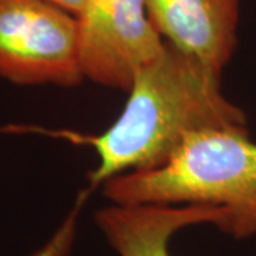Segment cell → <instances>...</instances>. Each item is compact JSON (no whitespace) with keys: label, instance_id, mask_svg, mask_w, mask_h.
<instances>
[{"label":"cell","instance_id":"obj_1","mask_svg":"<svg viewBox=\"0 0 256 256\" xmlns=\"http://www.w3.org/2000/svg\"><path fill=\"white\" fill-rule=\"evenodd\" d=\"M220 74L165 42L136 76L121 116L92 140L98 156L92 185L161 168L195 134L248 130L245 112L222 92Z\"/></svg>","mask_w":256,"mask_h":256},{"label":"cell","instance_id":"obj_2","mask_svg":"<svg viewBox=\"0 0 256 256\" xmlns=\"http://www.w3.org/2000/svg\"><path fill=\"white\" fill-rule=\"evenodd\" d=\"M101 185L112 204L210 205L224 214V234L236 239L256 235V142L248 130L195 134L161 168Z\"/></svg>","mask_w":256,"mask_h":256},{"label":"cell","instance_id":"obj_3","mask_svg":"<svg viewBox=\"0 0 256 256\" xmlns=\"http://www.w3.org/2000/svg\"><path fill=\"white\" fill-rule=\"evenodd\" d=\"M0 78L16 86L82 84L77 18L50 0H0Z\"/></svg>","mask_w":256,"mask_h":256},{"label":"cell","instance_id":"obj_4","mask_svg":"<svg viewBox=\"0 0 256 256\" xmlns=\"http://www.w3.org/2000/svg\"><path fill=\"white\" fill-rule=\"evenodd\" d=\"M76 18L82 73L102 87L128 92L164 50L144 0H86Z\"/></svg>","mask_w":256,"mask_h":256},{"label":"cell","instance_id":"obj_5","mask_svg":"<svg viewBox=\"0 0 256 256\" xmlns=\"http://www.w3.org/2000/svg\"><path fill=\"white\" fill-rule=\"evenodd\" d=\"M165 42L222 73L236 47L239 0H144Z\"/></svg>","mask_w":256,"mask_h":256},{"label":"cell","instance_id":"obj_6","mask_svg":"<svg viewBox=\"0 0 256 256\" xmlns=\"http://www.w3.org/2000/svg\"><path fill=\"white\" fill-rule=\"evenodd\" d=\"M224 214L210 205L112 204L96 212V224L118 256H171L170 240L180 229L212 224Z\"/></svg>","mask_w":256,"mask_h":256},{"label":"cell","instance_id":"obj_7","mask_svg":"<svg viewBox=\"0 0 256 256\" xmlns=\"http://www.w3.org/2000/svg\"><path fill=\"white\" fill-rule=\"evenodd\" d=\"M50 2H53L56 4H58L60 8L73 13L74 16H77L82 12V6L86 3V0H50Z\"/></svg>","mask_w":256,"mask_h":256}]
</instances>
